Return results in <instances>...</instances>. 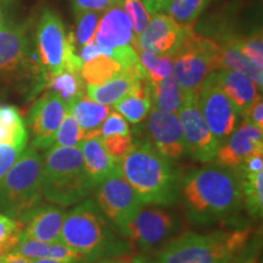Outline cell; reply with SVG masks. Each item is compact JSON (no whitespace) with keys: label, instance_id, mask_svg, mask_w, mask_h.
Returning a JSON list of instances; mask_svg holds the SVG:
<instances>
[{"label":"cell","instance_id":"6da1fadb","mask_svg":"<svg viewBox=\"0 0 263 263\" xmlns=\"http://www.w3.org/2000/svg\"><path fill=\"white\" fill-rule=\"evenodd\" d=\"M178 195L188 218L196 224L230 219L242 206L238 173L218 164L186 173L179 183Z\"/></svg>","mask_w":263,"mask_h":263},{"label":"cell","instance_id":"7a4b0ae2","mask_svg":"<svg viewBox=\"0 0 263 263\" xmlns=\"http://www.w3.org/2000/svg\"><path fill=\"white\" fill-rule=\"evenodd\" d=\"M120 168L144 205L170 206L178 197L180 182L171 161L150 143L134 144Z\"/></svg>","mask_w":263,"mask_h":263},{"label":"cell","instance_id":"3957f363","mask_svg":"<svg viewBox=\"0 0 263 263\" xmlns=\"http://www.w3.org/2000/svg\"><path fill=\"white\" fill-rule=\"evenodd\" d=\"M116 229L97 202L90 199L83 200L66 212L61 241L83 255L88 263L94 262L123 251V242L115 233Z\"/></svg>","mask_w":263,"mask_h":263},{"label":"cell","instance_id":"277c9868","mask_svg":"<svg viewBox=\"0 0 263 263\" xmlns=\"http://www.w3.org/2000/svg\"><path fill=\"white\" fill-rule=\"evenodd\" d=\"M250 229L218 230L200 234L183 233L171 239L159 255V263H234L249 244Z\"/></svg>","mask_w":263,"mask_h":263},{"label":"cell","instance_id":"5b68a950","mask_svg":"<svg viewBox=\"0 0 263 263\" xmlns=\"http://www.w3.org/2000/svg\"><path fill=\"white\" fill-rule=\"evenodd\" d=\"M85 176L81 145L52 146L42 157L43 199L65 207L76 205L91 193Z\"/></svg>","mask_w":263,"mask_h":263},{"label":"cell","instance_id":"8992f818","mask_svg":"<svg viewBox=\"0 0 263 263\" xmlns=\"http://www.w3.org/2000/svg\"><path fill=\"white\" fill-rule=\"evenodd\" d=\"M42 200V156L26 147L0 182V213L20 221Z\"/></svg>","mask_w":263,"mask_h":263},{"label":"cell","instance_id":"52a82bcc","mask_svg":"<svg viewBox=\"0 0 263 263\" xmlns=\"http://www.w3.org/2000/svg\"><path fill=\"white\" fill-rule=\"evenodd\" d=\"M217 43L186 29L178 50L174 54L173 76L183 91H197L207 76L218 71Z\"/></svg>","mask_w":263,"mask_h":263},{"label":"cell","instance_id":"ba28073f","mask_svg":"<svg viewBox=\"0 0 263 263\" xmlns=\"http://www.w3.org/2000/svg\"><path fill=\"white\" fill-rule=\"evenodd\" d=\"M178 228L177 217L161 207H141L120 234L140 251H150L168 242Z\"/></svg>","mask_w":263,"mask_h":263},{"label":"cell","instance_id":"9c48e42d","mask_svg":"<svg viewBox=\"0 0 263 263\" xmlns=\"http://www.w3.org/2000/svg\"><path fill=\"white\" fill-rule=\"evenodd\" d=\"M97 205L118 232L143 207L139 196L123 177L120 164L97 186Z\"/></svg>","mask_w":263,"mask_h":263},{"label":"cell","instance_id":"30bf717a","mask_svg":"<svg viewBox=\"0 0 263 263\" xmlns=\"http://www.w3.org/2000/svg\"><path fill=\"white\" fill-rule=\"evenodd\" d=\"M197 107L219 145L239 127L240 112L217 85L212 73L197 89Z\"/></svg>","mask_w":263,"mask_h":263},{"label":"cell","instance_id":"8fae6325","mask_svg":"<svg viewBox=\"0 0 263 263\" xmlns=\"http://www.w3.org/2000/svg\"><path fill=\"white\" fill-rule=\"evenodd\" d=\"M177 115L182 126L186 154L202 163L215 160L219 144L197 107V91H184L183 104Z\"/></svg>","mask_w":263,"mask_h":263},{"label":"cell","instance_id":"7c38bea8","mask_svg":"<svg viewBox=\"0 0 263 263\" xmlns=\"http://www.w3.org/2000/svg\"><path fill=\"white\" fill-rule=\"evenodd\" d=\"M39 68L42 70L26 25L14 21L3 24L0 27V77L35 73Z\"/></svg>","mask_w":263,"mask_h":263},{"label":"cell","instance_id":"4fadbf2b","mask_svg":"<svg viewBox=\"0 0 263 263\" xmlns=\"http://www.w3.org/2000/svg\"><path fill=\"white\" fill-rule=\"evenodd\" d=\"M67 35L64 22L58 12L43 10L35 29V54L44 74H57L64 71Z\"/></svg>","mask_w":263,"mask_h":263},{"label":"cell","instance_id":"5bb4252c","mask_svg":"<svg viewBox=\"0 0 263 263\" xmlns=\"http://www.w3.org/2000/svg\"><path fill=\"white\" fill-rule=\"evenodd\" d=\"M66 112L67 104L52 91H48L35 101L27 117L33 149H50Z\"/></svg>","mask_w":263,"mask_h":263},{"label":"cell","instance_id":"9a60e30c","mask_svg":"<svg viewBox=\"0 0 263 263\" xmlns=\"http://www.w3.org/2000/svg\"><path fill=\"white\" fill-rule=\"evenodd\" d=\"M146 118L151 145L170 161L182 159L186 151L178 115L164 112L153 106Z\"/></svg>","mask_w":263,"mask_h":263},{"label":"cell","instance_id":"2e32d148","mask_svg":"<svg viewBox=\"0 0 263 263\" xmlns=\"http://www.w3.org/2000/svg\"><path fill=\"white\" fill-rule=\"evenodd\" d=\"M190 26H180L168 15H153L143 33L136 39L134 49H143L155 55L176 54Z\"/></svg>","mask_w":263,"mask_h":263},{"label":"cell","instance_id":"e0dca14e","mask_svg":"<svg viewBox=\"0 0 263 263\" xmlns=\"http://www.w3.org/2000/svg\"><path fill=\"white\" fill-rule=\"evenodd\" d=\"M257 153H263V129L244 122L218 146L215 160L218 166L236 170Z\"/></svg>","mask_w":263,"mask_h":263},{"label":"cell","instance_id":"ac0fdd59","mask_svg":"<svg viewBox=\"0 0 263 263\" xmlns=\"http://www.w3.org/2000/svg\"><path fill=\"white\" fill-rule=\"evenodd\" d=\"M66 212L61 206L54 203H39L20 219L24 238L43 242L62 244L61 229Z\"/></svg>","mask_w":263,"mask_h":263},{"label":"cell","instance_id":"d6986e66","mask_svg":"<svg viewBox=\"0 0 263 263\" xmlns=\"http://www.w3.org/2000/svg\"><path fill=\"white\" fill-rule=\"evenodd\" d=\"M94 42L111 50L136 44L130 21L121 5L111 6L101 14Z\"/></svg>","mask_w":263,"mask_h":263},{"label":"cell","instance_id":"ffe728a7","mask_svg":"<svg viewBox=\"0 0 263 263\" xmlns=\"http://www.w3.org/2000/svg\"><path fill=\"white\" fill-rule=\"evenodd\" d=\"M145 81H150L144 67L123 71L101 85H87V97L95 103L111 106L126 95L133 93Z\"/></svg>","mask_w":263,"mask_h":263},{"label":"cell","instance_id":"44dd1931","mask_svg":"<svg viewBox=\"0 0 263 263\" xmlns=\"http://www.w3.org/2000/svg\"><path fill=\"white\" fill-rule=\"evenodd\" d=\"M81 151L85 176L93 189L106 179L120 164L108 155L100 137L82 141Z\"/></svg>","mask_w":263,"mask_h":263},{"label":"cell","instance_id":"7402d4cb","mask_svg":"<svg viewBox=\"0 0 263 263\" xmlns=\"http://www.w3.org/2000/svg\"><path fill=\"white\" fill-rule=\"evenodd\" d=\"M212 77L223 93L230 99L241 115L258 97L256 84L244 74L230 70L212 72Z\"/></svg>","mask_w":263,"mask_h":263},{"label":"cell","instance_id":"603a6c76","mask_svg":"<svg viewBox=\"0 0 263 263\" xmlns=\"http://www.w3.org/2000/svg\"><path fill=\"white\" fill-rule=\"evenodd\" d=\"M67 108L80 126L84 140L100 137L101 124L111 112L110 106L95 103L84 95L71 101Z\"/></svg>","mask_w":263,"mask_h":263},{"label":"cell","instance_id":"cb8c5ba5","mask_svg":"<svg viewBox=\"0 0 263 263\" xmlns=\"http://www.w3.org/2000/svg\"><path fill=\"white\" fill-rule=\"evenodd\" d=\"M12 252L31 259H57V261H85L83 255L64 244H52L21 236ZM87 262V261H85Z\"/></svg>","mask_w":263,"mask_h":263},{"label":"cell","instance_id":"d4e9b609","mask_svg":"<svg viewBox=\"0 0 263 263\" xmlns=\"http://www.w3.org/2000/svg\"><path fill=\"white\" fill-rule=\"evenodd\" d=\"M114 106L129 123L139 124L143 122L153 108L150 81L143 82L133 93L123 97Z\"/></svg>","mask_w":263,"mask_h":263},{"label":"cell","instance_id":"484cf974","mask_svg":"<svg viewBox=\"0 0 263 263\" xmlns=\"http://www.w3.org/2000/svg\"><path fill=\"white\" fill-rule=\"evenodd\" d=\"M217 65L219 70H230L244 74L262 90L263 73L262 70L250 61L238 49L227 44H217Z\"/></svg>","mask_w":263,"mask_h":263},{"label":"cell","instance_id":"4316f807","mask_svg":"<svg viewBox=\"0 0 263 263\" xmlns=\"http://www.w3.org/2000/svg\"><path fill=\"white\" fill-rule=\"evenodd\" d=\"M28 132L18 110L12 105H0V144L27 147Z\"/></svg>","mask_w":263,"mask_h":263},{"label":"cell","instance_id":"83f0119b","mask_svg":"<svg viewBox=\"0 0 263 263\" xmlns=\"http://www.w3.org/2000/svg\"><path fill=\"white\" fill-rule=\"evenodd\" d=\"M151 100L154 107L164 112L178 114L183 104L184 91L174 76L151 83Z\"/></svg>","mask_w":263,"mask_h":263},{"label":"cell","instance_id":"f1b7e54d","mask_svg":"<svg viewBox=\"0 0 263 263\" xmlns=\"http://www.w3.org/2000/svg\"><path fill=\"white\" fill-rule=\"evenodd\" d=\"M43 80L45 88L58 94L67 105L84 93V81L81 72L64 70L57 74H44Z\"/></svg>","mask_w":263,"mask_h":263},{"label":"cell","instance_id":"f546056e","mask_svg":"<svg viewBox=\"0 0 263 263\" xmlns=\"http://www.w3.org/2000/svg\"><path fill=\"white\" fill-rule=\"evenodd\" d=\"M122 72V66L107 55H100L85 61L81 68L82 78L88 85H101Z\"/></svg>","mask_w":263,"mask_h":263},{"label":"cell","instance_id":"4dcf8cb0","mask_svg":"<svg viewBox=\"0 0 263 263\" xmlns=\"http://www.w3.org/2000/svg\"><path fill=\"white\" fill-rule=\"evenodd\" d=\"M210 2L211 0H166L162 12L180 26H193Z\"/></svg>","mask_w":263,"mask_h":263},{"label":"cell","instance_id":"1f68e13d","mask_svg":"<svg viewBox=\"0 0 263 263\" xmlns=\"http://www.w3.org/2000/svg\"><path fill=\"white\" fill-rule=\"evenodd\" d=\"M136 51L151 83L162 81L173 74L174 55H155L143 49H136Z\"/></svg>","mask_w":263,"mask_h":263},{"label":"cell","instance_id":"d6a6232c","mask_svg":"<svg viewBox=\"0 0 263 263\" xmlns=\"http://www.w3.org/2000/svg\"><path fill=\"white\" fill-rule=\"evenodd\" d=\"M241 184L242 203L254 217H262L263 212V171L252 176L239 177Z\"/></svg>","mask_w":263,"mask_h":263},{"label":"cell","instance_id":"836d02e7","mask_svg":"<svg viewBox=\"0 0 263 263\" xmlns=\"http://www.w3.org/2000/svg\"><path fill=\"white\" fill-rule=\"evenodd\" d=\"M101 14L95 11H85L76 14V29L74 34L71 33L72 41L76 49L84 48L85 45L94 42V35L100 20Z\"/></svg>","mask_w":263,"mask_h":263},{"label":"cell","instance_id":"e575fe53","mask_svg":"<svg viewBox=\"0 0 263 263\" xmlns=\"http://www.w3.org/2000/svg\"><path fill=\"white\" fill-rule=\"evenodd\" d=\"M84 140L83 133H82L80 126L76 122L73 116L68 112H66L64 120L59 127V129L55 134L54 141H52V146H60V147H72L81 145L82 141Z\"/></svg>","mask_w":263,"mask_h":263},{"label":"cell","instance_id":"d590c367","mask_svg":"<svg viewBox=\"0 0 263 263\" xmlns=\"http://www.w3.org/2000/svg\"><path fill=\"white\" fill-rule=\"evenodd\" d=\"M21 235V222L0 213V254L6 255L11 252L18 244Z\"/></svg>","mask_w":263,"mask_h":263},{"label":"cell","instance_id":"8d00e7d4","mask_svg":"<svg viewBox=\"0 0 263 263\" xmlns=\"http://www.w3.org/2000/svg\"><path fill=\"white\" fill-rule=\"evenodd\" d=\"M129 18L134 38H138L149 24L151 16L145 9L141 0H121V6Z\"/></svg>","mask_w":263,"mask_h":263},{"label":"cell","instance_id":"74e56055","mask_svg":"<svg viewBox=\"0 0 263 263\" xmlns=\"http://www.w3.org/2000/svg\"><path fill=\"white\" fill-rule=\"evenodd\" d=\"M105 149L112 159L120 163L124 156L133 149L134 140L130 136H115L108 138H101Z\"/></svg>","mask_w":263,"mask_h":263},{"label":"cell","instance_id":"f35d334b","mask_svg":"<svg viewBox=\"0 0 263 263\" xmlns=\"http://www.w3.org/2000/svg\"><path fill=\"white\" fill-rule=\"evenodd\" d=\"M129 124L123 116H121L117 111L108 114L106 120L101 124L100 138H108L115 136H130Z\"/></svg>","mask_w":263,"mask_h":263},{"label":"cell","instance_id":"ab89813d","mask_svg":"<svg viewBox=\"0 0 263 263\" xmlns=\"http://www.w3.org/2000/svg\"><path fill=\"white\" fill-rule=\"evenodd\" d=\"M74 12L95 11L103 14L114 5H121V0H72Z\"/></svg>","mask_w":263,"mask_h":263},{"label":"cell","instance_id":"60d3db41","mask_svg":"<svg viewBox=\"0 0 263 263\" xmlns=\"http://www.w3.org/2000/svg\"><path fill=\"white\" fill-rule=\"evenodd\" d=\"M25 149L24 147L0 144V182H2L5 174L9 172V170L11 168L12 164L16 162V160L18 159V156L21 155V153Z\"/></svg>","mask_w":263,"mask_h":263},{"label":"cell","instance_id":"b9f144b4","mask_svg":"<svg viewBox=\"0 0 263 263\" xmlns=\"http://www.w3.org/2000/svg\"><path fill=\"white\" fill-rule=\"evenodd\" d=\"M244 122L263 129V100L261 95L252 101L251 105L241 114Z\"/></svg>","mask_w":263,"mask_h":263},{"label":"cell","instance_id":"7bdbcfd3","mask_svg":"<svg viewBox=\"0 0 263 263\" xmlns=\"http://www.w3.org/2000/svg\"><path fill=\"white\" fill-rule=\"evenodd\" d=\"M239 177H248L263 171V153L254 154L242 162L239 168H236Z\"/></svg>","mask_w":263,"mask_h":263},{"label":"cell","instance_id":"ee69618b","mask_svg":"<svg viewBox=\"0 0 263 263\" xmlns=\"http://www.w3.org/2000/svg\"><path fill=\"white\" fill-rule=\"evenodd\" d=\"M234 263H262L261 241L255 240L250 245L248 244Z\"/></svg>","mask_w":263,"mask_h":263},{"label":"cell","instance_id":"f6af8a7d","mask_svg":"<svg viewBox=\"0 0 263 263\" xmlns=\"http://www.w3.org/2000/svg\"><path fill=\"white\" fill-rule=\"evenodd\" d=\"M150 15H156L162 12L166 0H141Z\"/></svg>","mask_w":263,"mask_h":263},{"label":"cell","instance_id":"bcb514c9","mask_svg":"<svg viewBox=\"0 0 263 263\" xmlns=\"http://www.w3.org/2000/svg\"><path fill=\"white\" fill-rule=\"evenodd\" d=\"M2 263H33V259L11 251L4 256Z\"/></svg>","mask_w":263,"mask_h":263},{"label":"cell","instance_id":"7dc6e473","mask_svg":"<svg viewBox=\"0 0 263 263\" xmlns=\"http://www.w3.org/2000/svg\"><path fill=\"white\" fill-rule=\"evenodd\" d=\"M33 263H88L85 261H57V259H33Z\"/></svg>","mask_w":263,"mask_h":263},{"label":"cell","instance_id":"c3c4849f","mask_svg":"<svg viewBox=\"0 0 263 263\" xmlns=\"http://www.w3.org/2000/svg\"><path fill=\"white\" fill-rule=\"evenodd\" d=\"M101 263H134V259H105Z\"/></svg>","mask_w":263,"mask_h":263},{"label":"cell","instance_id":"681fc988","mask_svg":"<svg viewBox=\"0 0 263 263\" xmlns=\"http://www.w3.org/2000/svg\"><path fill=\"white\" fill-rule=\"evenodd\" d=\"M134 263H159V262H154V261H149V259H145L143 257H138V258H134Z\"/></svg>","mask_w":263,"mask_h":263},{"label":"cell","instance_id":"f907efd6","mask_svg":"<svg viewBox=\"0 0 263 263\" xmlns=\"http://www.w3.org/2000/svg\"><path fill=\"white\" fill-rule=\"evenodd\" d=\"M3 25V15H2V10H0V27Z\"/></svg>","mask_w":263,"mask_h":263},{"label":"cell","instance_id":"816d5d0a","mask_svg":"<svg viewBox=\"0 0 263 263\" xmlns=\"http://www.w3.org/2000/svg\"><path fill=\"white\" fill-rule=\"evenodd\" d=\"M4 256H5V255H2V254H0V263L3 262V258H4Z\"/></svg>","mask_w":263,"mask_h":263},{"label":"cell","instance_id":"f5cc1de1","mask_svg":"<svg viewBox=\"0 0 263 263\" xmlns=\"http://www.w3.org/2000/svg\"><path fill=\"white\" fill-rule=\"evenodd\" d=\"M100 263H101V262H100Z\"/></svg>","mask_w":263,"mask_h":263}]
</instances>
